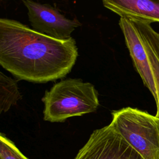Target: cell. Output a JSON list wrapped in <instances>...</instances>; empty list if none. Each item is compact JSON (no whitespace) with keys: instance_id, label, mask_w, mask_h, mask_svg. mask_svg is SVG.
<instances>
[{"instance_id":"obj_1","label":"cell","mask_w":159,"mask_h":159,"mask_svg":"<svg viewBox=\"0 0 159 159\" xmlns=\"http://www.w3.org/2000/svg\"><path fill=\"white\" fill-rule=\"evenodd\" d=\"M78 56L72 37L55 39L16 20L0 19V65L19 80L45 83L63 78Z\"/></svg>"},{"instance_id":"obj_2","label":"cell","mask_w":159,"mask_h":159,"mask_svg":"<svg viewBox=\"0 0 159 159\" xmlns=\"http://www.w3.org/2000/svg\"><path fill=\"white\" fill-rule=\"evenodd\" d=\"M43 120L63 122L74 116L95 112L99 106V94L94 86L79 78H67L55 83L42 98Z\"/></svg>"},{"instance_id":"obj_3","label":"cell","mask_w":159,"mask_h":159,"mask_svg":"<svg viewBox=\"0 0 159 159\" xmlns=\"http://www.w3.org/2000/svg\"><path fill=\"white\" fill-rule=\"evenodd\" d=\"M111 124L144 159H159V119L131 107L111 111Z\"/></svg>"},{"instance_id":"obj_4","label":"cell","mask_w":159,"mask_h":159,"mask_svg":"<svg viewBox=\"0 0 159 159\" xmlns=\"http://www.w3.org/2000/svg\"><path fill=\"white\" fill-rule=\"evenodd\" d=\"M75 159H144L111 123L96 129Z\"/></svg>"},{"instance_id":"obj_5","label":"cell","mask_w":159,"mask_h":159,"mask_svg":"<svg viewBox=\"0 0 159 159\" xmlns=\"http://www.w3.org/2000/svg\"><path fill=\"white\" fill-rule=\"evenodd\" d=\"M27 9L29 20L34 30L57 39H68L71 33L81 24L76 19H70L57 9L48 4L23 0Z\"/></svg>"},{"instance_id":"obj_6","label":"cell","mask_w":159,"mask_h":159,"mask_svg":"<svg viewBox=\"0 0 159 159\" xmlns=\"http://www.w3.org/2000/svg\"><path fill=\"white\" fill-rule=\"evenodd\" d=\"M119 25L123 33L135 70L156 101L157 94L153 73L139 32L134 22L131 19L120 17Z\"/></svg>"},{"instance_id":"obj_7","label":"cell","mask_w":159,"mask_h":159,"mask_svg":"<svg viewBox=\"0 0 159 159\" xmlns=\"http://www.w3.org/2000/svg\"><path fill=\"white\" fill-rule=\"evenodd\" d=\"M102 4L120 17L150 24L159 22V0H104Z\"/></svg>"},{"instance_id":"obj_8","label":"cell","mask_w":159,"mask_h":159,"mask_svg":"<svg viewBox=\"0 0 159 159\" xmlns=\"http://www.w3.org/2000/svg\"><path fill=\"white\" fill-rule=\"evenodd\" d=\"M132 20L139 32L152 68L157 94L155 116L159 119V33L153 30L150 24Z\"/></svg>"},{"instance_id":"obj_9","label":"cell","mask_w":159,"mask_h":159,"mask_svg":"<svg viewBox=\"0 0 159 159\" xmlns=\"http://www.w3.org/2000/svg\"><path fill=\"white\" fill-rule=\"evenodd\" d=\"M21 98L17 81L0 72V113L8 111Z\"/></svg>"},{"instance_id":"obj_10","label":"cell","mask_w":159,"mask_h":159,"mask_svg":"<svg viewBox=\"0 0 159 159\" xmlns=\"http://www.w3.org/2000/svg\"><path fill=\"white\" fill-rule=\"evenodd\" d=\"M0 159H28L3 134L0 135Z\"/></svg>"}]
</instances>
